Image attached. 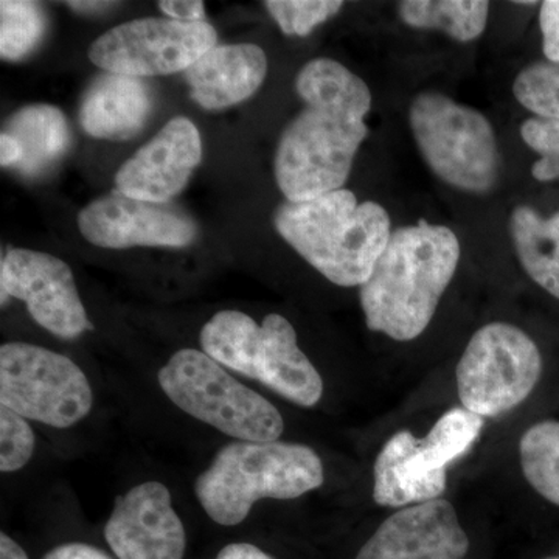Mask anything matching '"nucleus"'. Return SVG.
<instances>
[{
    "label": "nucleus",
    "mask_w": 559,
    "mask_h": 559,
    "mask_svg": "<svg viewBox=\"0 0 559 559\" xmlns=\"http://www.w3.org/2000/svg\"><path fill=\"white\" fill-rule=\"evenodd\" d=\"M296 91L305 108L278 140L275 179L285 200L301 202L344 189L369 135L371 92L366 81L330 58L301 68Z\"/></svg>",
    "instance_id": "obj_1"
},
{
    "label": "nucleus",
    "mask_w": 559,
    "mask_h": 559,
    "mask_svg": "<svg viewBox=\"0 0 559 559\" xmlns=\"http://www.w3.org/2000/svg\"><path fill=\"white\" fill-rule=\"evenodd\" d=\"M460 261L457 235L447 226L419 223L390 235L359 299L371 331L414 341L428 329Z\"/></svg>",
    "instance_id": "obj_2"
},
{
    "label": "nucleus",
    "mask_w": 559,
    "mask_h": 559,
    "mask_svg": "<svg viewBox=\"0 0 559 559\" xmlns=\"http://www.w3.org/2000/svg\"><path fill=\"white\" fill-rule=\"evenodd\" d=\"M275 229L326 280L344 288L362 286L392 235L388 210L359 202L341 189L301 202L283 201Z\"/></svg>",
    "instance_id": "obj_3"
},
{
    "label": "nucleus",
    "mask_w": 559,
    "mask_h": 559,
    "mask_svg": "<svg viewBox=\"0 0 559 559\" xmlns=\"http://www.w3.org/2000/svg\"><path fill=\"white\" fill-rule=\"evenodd\" d=\"M325 471L318 452L288 441L231 440L194 480L201 509L223 527L248 520L259 500H293L322 487Z\"/></svg>",
    "instance_id": "obj_4"
},
{
    "label": "nucleus",
    "mask_w": 559,
    "mask_h": 559,
    "mask_svg": "<svg viewBox=\"0 0 559 559\" xmlns=\"http://www.w3.org/2000/svg\"><path fill=\"white\" fill-rule=\"evenodd\" d=\"M200 342L202 352L227 370L260 382L297 406L312 407L322 400V377L283 316H266L259 325L246 312L219 311L202 326Z\"/></svg>",
    "instance_id": "obj_5"
},
{
    "label": "nucleus",
    "mask_w": 559,
    "mask_h": 559,
    "mask_svg": "<svg viewBox=\"0 0 559 559\" xmlns=\"http://www.w3.org/2000/svg\"><path fill=\"white\" fill-rule=\"evenodd\" d=\"M162 392L183 414L237 441H278L285 429L277 407L238 381L207 353L182 348L157 373Z\"/></svg>",
    "instance_id": "obj_6"
},
{
    "label": "nucleus",
    "mask_w": 559,
    "mask_h": 559,
    "mask_svg": "<svg viewBox=\"0 0 559 559\" xmlns=\"http://www.w3.org/2000/svg\"><path fill=\"white\" fill-rule=\"evenodd\" d=\"M412 134L437 178L454 189L484 194L499 178V148L487 117L444 94L426 91L412 100Z\"/></svg>",
    "instance_id": "obj_7"
},
{
    "label": "nucleus",
    "mask_w": 559,
    "mask_h": 559,
    "mask_svg": "<svg viewBox=\"0 0 559 559\" xmlns=\"http://www.w3.org/2000/svg\"><path fill=\"white\" fill-rule=\"evenodd\" d=\"M0 407L55 429L79 425L94 407L83 369L61 353L27 342L0 347Z\"/></svg>",
    "instance_id": "obj_8"
},
{
    "label": "nucleus",
    "mask_w": 559,
    "mask_h": 559,
    "mask_svg": "<svg viewBox=\"0 0 559 559\" xmlns=\"http://www.w3.org/2000/svg\"><path fill=\"white\" fill-rule=\"evenodd\" d=\"M543 356L518 326L492 322L476 331L455 370L463 407L481 418L520 406L538 384Z\"/></svg>",
    "instance_id": "obj_9"
},
{
    "label": "nucleus",
    "mask_w": 559,
    "mask_h": 559,
    "mask_svg": "<svg viewBox=\"0 0 559 559\" xmlns=\"http://www.w3.org/2000/svg\"><path fill=\"white\" fill-rule=\"evenodd\" d=\"M216 40L207 22L145 17L117 25L95 39L90 60L106 72L134 79L171 75L187 72Z\"/></svg>",
    "instance_id": "obj_10"
},
{
    "label": "nucleus",
    "mask_w": 559,
    "mask_h": 559,
    "mask_svg": "<svg viewBox=\"0 0 559 559\" xmlns=\"http://www.w3.org/2000/svg\"><path fill=\"white\" fill-rule=\"evenodd\" d=\"M0 288L2 305L10 299L24 301L32 319L60 340H79L94 330L72 270L58 257L10 250L0 266Z\"/></svg>",
    "instance_id": "obj_11"
},
{
    "label": "nucleus",
    "mask_w": 559,
    "mask_h": 559,
    "mask_svg": "<svg viewBox=\"0 0 559 559\" xmlns=\"http://www.w3.org/2000/svg\"><path fill=\"white\" fill-rule=\"evenodd\" d=\"M103 535L117 559L186 557V527L170 489L159 480L142 481L117 496Z\"/></svg>",
    "instance_id": "obj_12"
},
{
    "label": "nucleus",
    "mask_w": 559,
    "mask_h": 559,
    "mask_svg": "<svg viewBox=\"0 0 559 559\" xmlns=\"http://www.w3.org/2000/svg\"><path fill=\"white\" fill-rule=\"evenodd\" d=\"M81 235L98 248H183L197 238L189 216L168 207L114 191L81 210Z\"/></svg>",
    "instance_id": "obj_13"
},
{
    "label": "nucleus",
    "mask_w": 559,
    "mask_h": 559,
    "mask_svg": "<svg viewBox=\"0 0 559 559\" xmlns=\"http://www.w3.org/2000/svg\"><path fill=\"white\" fill-rule=\"evenodd\" d=\"M200 131L186 117H175L116 175L117 191L135 200L167 204L189 183L201 164Z\"/></svg>",
    "instance_id": "obj_14"
},
{
    "label": "nucleus",
    "mask_w": 559,
    "mask_h": 559,
    "mask_svg": "<svg viewBox=\"0 0 559 559\" xmlns=\"http://www.w3.org/2000/svg\"><path fill=\"white\" fill-rule=\"evenodd\" d=\"M469 539L448 500L406 507L382 522L356 559H463Z\"/></svg>",
    "instance_id": "obj_15"
},
{
    "label": "nucleus",
    "mask_w": 559,
    "mask_h": 559,
    "mask_svg": "<svg viewBox=\"0 0 559 559\" xmlns=\"http://www.w3.org/2000/svg\"><path fill=\"white\" fill-rule=\"evenodd\" d=\"M448 466L428 441L401 430L385 443L374 463V502L406 507L440 499L447 489Z\"/></svg>",
    "instance_id": "obj_16"
},
{
    "label": "nucleus",
    "mask_w": 559,
    "mask_h": 559,
    "mask_svg": "<svg viewBox=\"0 0 559 559\" xmlns=\"http://www.w3.org/2000/svg\"><path fill=\"white\" fill-rule=\"evenodd\" d=\"M267 73V58L255 44L215 46L186 72L191 98L204 109L230 108L252 97Z\"/></svg>",
    "instance_id": "obj_17"
},
{
    "label": "nucleus",
    "mask_w": 559,
    "mask_h": 559,
    "mask_svg": "<svg viewBox=\"0 0 559 559\" xmlns=\"http://www.w3.org/2000/svg\"><path fill=\"white\" fill-rule=\"evenodd\" d=\"M153 110L148 84L134 76L106 72L84 92L80 123L95 139L124 142L145 127Z\"/></svg>",
    "instance_id": "obj_18"
},
{
    "label": "nucleus",
    "mask_w": 559,
    "mask_h": 559,
    "mask_svg": "<svg viewBox=\"0 0 559 559\" xmlns=\"http://www.w3.org/2000/svg\"><path fill=\"white\" fill-rule=\"evenodd\" d=\"M3 132L20 143L22 157L14 170L28 178L53 168L70 146L68 119L50 105H31L17 110Z\"/></svg>",
    "instance_id": "obj_19"
},
{
    "label": "nucleus",
    "mask_w": 559,
    "mask_h": 559,
    "mask_svg": "<svg viewBox=\"0 0 559 559\" xmlns=\"http://www.w3.org/2000/svg\"><path fill=\"white\" fill-rule=\"evenodd\" d=\"M510 234L528 277L559 299V212L543 218L528 205L513 210Z\"/></svg>",
    "instance_id": "obj_20"
},
{
    "label": "nucleus",
    "mask_w": 559,
    "mask_h": 559,
    "mask_svg": "<svg viewBox=\"0 0 559 559\" xmlns=\"http://www.w3.org/2000/svg\"><path fill=\"white\" fill-rule=\"evenodd\" d=\"M401 21L412 28L441 31L459 43L479 38L487 28L485 0H406L399 3Z\"/></svg>",
    "instance_id": "obj_21"
},
{
    "label": "nucleus",
    "mask_w": 559,
    "mask_h": 559,
    "mask_svg": "<svg viewBox=\"0 0 559 559\" xmlns=\"http://www.w3.org/2000/svg\"><path fill=\"white\" fill-rule=\"evenodd\" d=\"M525 479L543 498L559 507V421H540L520 443Z\"/></svg>",
    "instance_id": "obj_22"
},
{
    "label": "nucleus",
    "mask_w": 559,
    "mask_h": 559,
    "mask_svg": "<svg viewBox=\"0 0 559 559\" xmlns=\"http://www.w3.org/2000/svg\"><path fill=\"white\" fill-rule=\"evenodd\" d=\"M46 32V14L43 7L25 0L0 2V57L5 61H17L43 39Z\"/></svg>",
    "instance_id": "obj_23"
},
{
    "label": "nucleus",
    "mask_w": 559,
    "mask_h": 559,
    "mask_svg": "<svg viewBox=\"0 0 559 559\" xmlns=\"http://www.w3.org/2000/svg\"><path fill=\"white\" fill-rule=\"evenodd\" d=\"M513 94L535 117L559 120V62H535L522 70Z\"/></svg>",
    "instance_id": "obj_24"
},
{
    "label": "nucleus",
    "mask_w": 559,
    "mask_h": 559,
    "mask_svg": "<svg viewBox=\"0 0 559 559\" xmlns=\"http://www.w3.org/2000/svg\"><path fill=\"white\" fill-rule=\"evenodd\" d=\"M285 35L308 36L318 25L336 16L341 0H270L264 3Z\"/></svg>",
    "instance_id": "obj_25"
},
{
    "label": "nucleus",
    "mask_w": 559,
    "mask_h": 559,
    "mask_svg": "<svg viewBox=\"0 0 559 559\" xmlns=\"http://www.w3.org/2000/svg\"><path fill=\"white\" fill-rule=\"evenodd\" d=\"M36 448L35 430L21 415L0 407V471L17 473L28 465Z\"/></svg>",
    "instance_id": "obj_26"
},
{
    "label": "nucleus",
    "mask_w": 559,
    "mask_h": 559,
    "mask_svg": "<svg viewBox=\"0 0 559 559\" xmlns=\"http://www.w3.org/2000/svg\"><path fill=\"white\" fill-rule=\"evenodd\" d=\"M521 135L528 148L540 154L532 167L533 178L540 182L559 179V120L533 117L522 123Z\"/></svg>",
    "instance_id": "obj_27"
},
{
    "label": "nucleus",
    "mask_w": 559,
    "mask_h": 559,
    "mask_svg": "<svg viewBox=\"0 0 559 559\" xmlns=\"http://www.w3.org/2000/svg\"><path fill=\"white\" fill-rule=\"evenodd\" d=\"M539 27L547 61L559 62V0L540 3Z\"/></svg>",
    "instance_id": "obj_28"
},
{
    "label": "nucleus",
    "mask_w": 559,
    "mask_h": 559,
    "mask_svg": "<svg viewBox=\"0 0 559 559\" xmlns=\"http://www.w3.org/2000/svg\"><path fill=\"white\" fill-rule=\"evenodd\" d=\"M159 7L170 20L205 22L204 2L201 0H162Z\"/></svg>",
    "instance_id": "obj_29"
},
{
    "label": "nucleus",
    "mask_w": 559,
    "mask_h": 559,
    "mask_svg": "<svg viewBox=\"0 0 559 559\" xmlns=\"http://www.w3.org/2000/svg\"><path fill=\"white\" fill-rule=\"evenodd\" d=\"M43 559H114L106 551L86 543H66L44 555Z\"/></svg>",
    "instance_id": "obj_30"
},
{
    "label": "nucleus",
    "mask_w": 559,
    "mask_h": 559,
    "mask_svg": "<svg viewBox=\"0 0 559 559\" xmlns=\"http://www.w3.org/2000/svg\"><path fill=\"white\" fill-rule=\"evenodd\" d=\"M213 559H275L267 551L250 543H231L219 550Z\"/></svg>",
    "instance_id": "obj_31"
},
{
    "label": "nucleus",
    "mask_w": 559,
    "mask_h": 559,
    "mask_svg": "<svg viewBox=\"0 0 559 559\" xmlns=\"http://www.w3.org/2000/svg\"><path fill=\"white\" fill-rule=\"evenodd\" d=\"M22 157L20 143L10 134L2 132L0 134V164L2 167L16 168Z\"/></svg>",
    "instance_id": "obj_32"
},
{
    "label": "nucleus",
    "mask_w": 559,
    "mask_h": 559,
    "mask_svg": "<svg viewBox=\"0 0 559 559\" xmlns=\"http://www.w3.org/2000/svg\"><path fill=\"white\" fill-rule=\"evenodd\" d=\"M0 559H28V555L16 540L2 532L0 533Z\"/></svg>",
    "instance_id": "obj_33"
},
{
    "label": "nucleus",
    "mask_w": 559,
    "mask_h": 559,
    "mask_svg": "<svg viewBox=\"0 0 559 559\" xmlns=\"http://www.w3.org/2000/svg\"><path fill=\"white\" fill-rule=\"evenodd\" d=\"M68 5L72 10L80 11V13H98L105 11L108 7L112 5L109 2H69Z\"/></svg>",
    "instance_id": "obj_34"
},
{
    "label": "nucleus",
    "mask_w": 559,
    "mask_h": 559,
    "mask_svg": "<svg viewBox=\"0 0 559 559\" xmlns=\"http://www.w3.org/2000/svg\"><path fill=\"white\" fill-rule=\"evenodd\" d=\"M547 559H559V558H547Z\"/></svg>",
    "instance_id": "obj_35"
}]
</instances>
